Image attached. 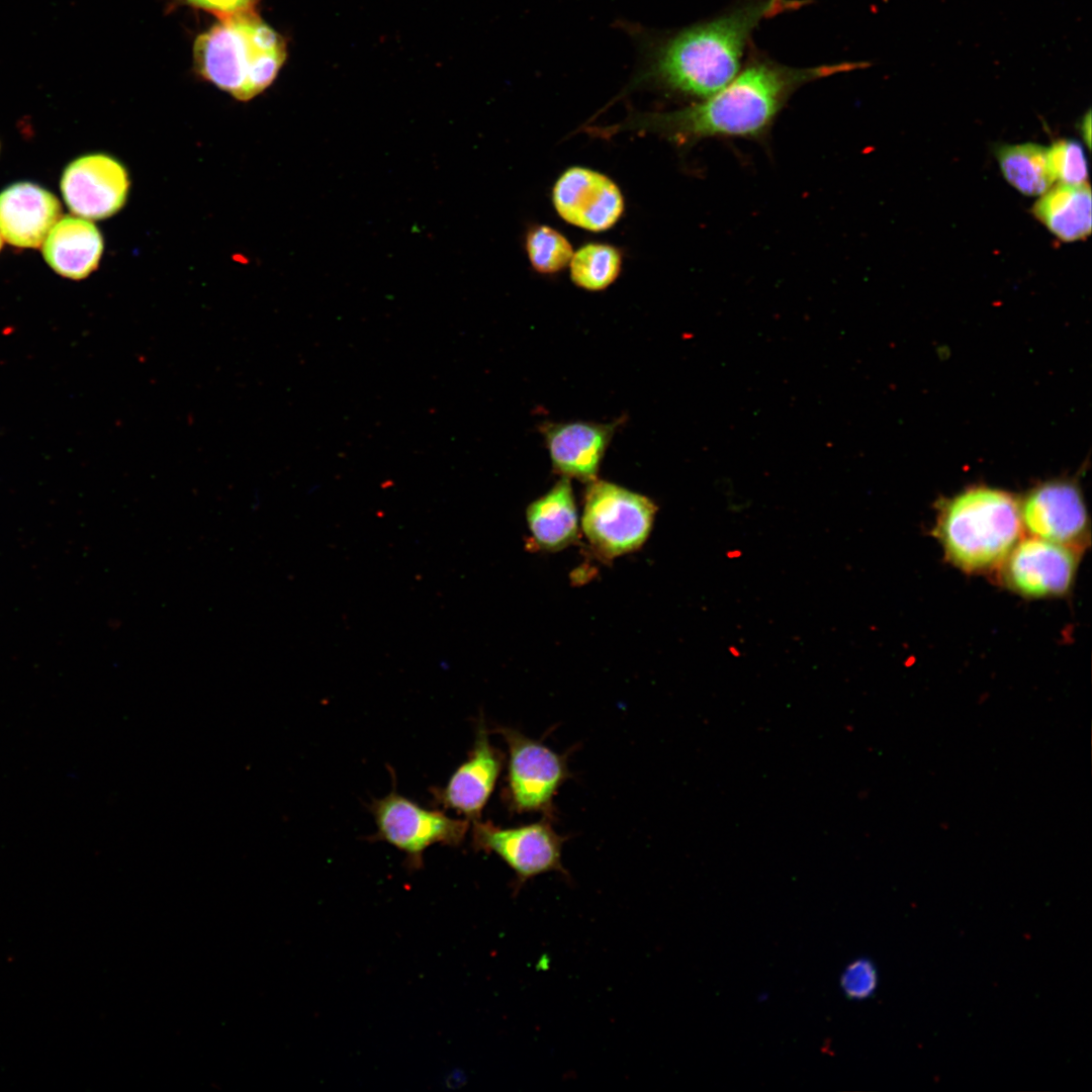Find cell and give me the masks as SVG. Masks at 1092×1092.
Segmentation results:
<instances>
[{
  "label": "cell",
  "instance_id": "1",
  "mask_svg": "<svg viewBox=\"0 0 1092 1092\" xmlns=\"http://www.w3.org/2000/svg\"><path fill=\"white\" fill-rule=\"evenodd\" d=\"M722 89L687 107L647 113L632 122L678 145L734 138L762 141L792 96L803 86L840 73L864 69L867 62L792 67L760 54L749 56Z\"/></svg>",
  "mask_w": 1092,
  "mask_h": 1092
},
{
  "label": "cell",
  "instance_id": "2",
  "mask_svg": "<svg viewBox=\"0 0 1092 1092\" xmlns=\"http://www.w3.org/2000/svg\"><path fill=\"white\" fill-rule=\"evenodd\" d=\"M809 0H738L710 19L654 39L646 49L639 79L672 93L705 99L741 70L759 24L798 10Z\"/></svg>",
  "mask_w": 1092,
  "mask_h": 1092
},
{
  "label": "cell",
  "instance_id": "3",
  "mask_svg": "<svg viewBox=\"0 0 1092 1092\" xmlns=\"http://www.w3.org/2000/svg\"><path fill=\"white\" fill-rule=\"evenodd\" d=\"M286 58L284 37L254 9L220 17L193 46L196 72L242 101L269 87Z\"/></svg>",
  "mask_w": 1092,
  "mask_h": 1092
},
{
  "label": "cell",
  "instance_id": "4",
  "mask_svg": "<svg viewBox=\"0 0 1092 1092\" xmlns=\"http://www.w3.org/2000/svg\"><path fill=\"white\" fill-rule=\"evenodd\" d=\"M1020 509L1007 492L975 487L948 502L938 533L947 555L968 570L985 569L1004 559L1019 539Z\"/></svg>",
  "mask_w": 1092,
  "mask_h": 1092
},
{
  "label": "cell",
  "instance_id": "5",
  "mask_svg": "<svg viewBox=\"0 0 1092 1092\" xmlns=\"http://www.w3.org/2000/svg\"><path fill=\"white\" fill-rule=\"evenodd\" d=\"M656 512L649 497L597 478L584 491L582 531L600 558L613 559L642 547Z\"/></svg>",
  "mask_w": 1092,
  "mask_h": 1092
},
{
  "label": "cell",
  "instance_id": "6",
  "mask_svg": "<svg viewBox=\"0 0 1092 1092\" xmlns=\"http://www.w3.org/2000/svg\"><path fill=\"white\" fill-rule=\"evenodd\" d=\"M496 731L508 747L503 792L508 809L515 814L540 813L552 820L555 797L571 777L567 754H560L512 727L499 726Z\"/></svg>",
  "mask_w": 1092,
  "mask_h": 1092
},
{
  "label": "cell",
  "instance_id": "7",
  "mask_svg": "<svg viewBox=\"0 0 1092 1092\" xmlns=\"http://www.w3.org/2000/svg\"><path fill=\"white\" fill-rule=\"evenodd\" d=\"M370 810L377 829L374 839L393 845L418 863L430 846L458 845L469 829L466 819L427 809L394 791L374 800Z\"/></svg>",
  "mask_w": 1092,
  "mask_h": 1092
},
{
  "label": "cell",
  "instance_id": "8",
  "mask_svg": "<svg viewBox=\"0 0 1092 1092\" xmlns=\"http://www.w3.org/2000/svg\"><path fill=\"white\" fill-rule=\"evenodd\" d=\"M566 840V836L555 831L547 817L516 827H499L478 820L473 822L472 828L475 848L498 856L514 872L517 889L549 872L567 875L561 860Z\"/></svg>",
  "mask_w": 1092,
  "mask_h": 1092
},
{
  "label": "cell",
  "instance_id": "9",
  "mask_svg": "<svg viewBox=\"0 0 1092 1092\" xmlns=\"http://www.w3.org/2000/svg\"><path fill=\"white\" fill-rule=\"evenodd\" d=\"M552 202L564 221L590 232L614 226L625 208L622 192L611 178L579 166L559 176L552 189Z\"/></svg>",
  "mask_w": 1092,
  "mask_h": 1092
},
{
  "label": "cell",
  "instance_id": "10",
  "mask_svg": "<svg viewBox=\"0 0 1092 1092\" xmlns=\"http://www.w3.org/2000/svg\"><path fill=\"white\" fill-rule=\"evenodd\" d=\"M128 187L125 168L102 154L75 160L66 168L61 181L69 208L91 219L105 218L117 212L126 200Z\"/></svg>",
  "mask_w": 1092,
  "mask_h": 1092
},
{
  "label": "cell",
  "instance_id": "11",
  "mask_svg": "<svg viewBox=\"0 0 1092 1092\" xmlns=\"http://www.w3.org/2000/svg\"><path fill=\"white\" fill-rule=\"evenodd\" d=\"M505 762V755L489 740L480 720L467 758L453 771L443 788L434 792L438 804L472 823L480 820Z\"/></svg>",
  "mask_w": 1092,
  "mask_h": 1092
},
{
  "label": "cell",
  "instance_id": "12",
  "mask_svg": "<svg viewBox=\"0 0 1092 1092\" xmlns=\"http://www.w3.org/2000/svg\"><path fill=\"white\" fill-rule=\"evenodd\" d=\"M1007 556L1006 579L1025 596L1061 595L1073 581L1076 560L1068 546L1033 537L1019 541Z\"/></svg>",
  "mask_w": 1092,
  "mask_h": 1092
},
{
  "label": "cell",
  "instance_id": "13",
  "mask_svg": "<svg viewBox=\"0 0 1092 1092\" xmlns=\"http://www.w3.org/2000/svg\"><path fill=\"white\" fill-rule=\"evenodd\" d=\"M1020 514L1034 537L1054 543L1072 546L1086 533L1088 519L1081 492L1067 481H1051L1034 488Z\"/></svg>",
  "mask_w": 1092,
  "mask_h": 1092
},
{
  "label": "cell",
  "instance_id": "14",
  "mask_svg": "<svg viewBox=\"0 0 1092 1092\" xmlns=\"http://www.w3.org/2000/svg\"><path fill=\"white\" fill-rule=\"evenodd\" d=\"M618 423H545L541 427L553 470L583 482L597 479Z\"/></svg>",
  "mask_w": 1092,
  "mask_h": 1092
},
{
  "label": "cell",
  "instance_id": "15",
  "mask_svg": "<svg viewBox=\"0 0 1092 1092\" xmlns=\"http://www.w3.org/2000/svg\"><path fill=\"white\" fill-rule=\"evenodd\" d=\"M61 214L59 200L31 183H17L0 193V232L11 245L38 248Z\"/></svg>",
  "mask_w": 1092,
  "mask_h": 1092
},
{
  "label": "cell",
  "instance_id": "16",
  "mask_svg": "<svg viewBox=\"0 0 1092 1092\" xmlns=\"http://www.w3.org/2000/svg\"><path fill=\"white\" fill-rule=\"evenodd\" d=\"M102 250V238L93 223L67 215L50 231L42 254L60 275L83 279L97 268Z\"/></svg>",
  "mask_w": 1092,
  "mask_h": 1092
},
{
  "label": "cell",
  "instance_id": "17",
  "mask_svg": "<svg viewBox=\"0 0 1092 1092\" xmlns=\"http://www.w3.org/2000/svg\"><path fill=\"white\" fill-rule=\"evenodd\" d=\"M534 548L559 551L576 542L578 517L570 479L561 477L526 511Z\"/></svg>",
  "mask_w": 1092,
  "mask_h": 1092
},
{
  "label": "cell",
  "instance_id": "18",
  "mask_svg": "<svg viewBox=\"0 0 1092 1092\" xmlns=\"http://www.w3.org/2000/svg\"><path fill=\"white\" fill-rule=\"evenodd\" d=\"M1034 216L1063 242L1084 240L1091 233V190L1080 185L1059 184L1035 202Z\"/></svg>",
  "mask_w": 1092,
  "mask_h": 1092
},
{
  "label": "cell",
  "instance_id": "19",
  "mask_svg": "<svg viewBox=\"0 0 1092 1092\" xmlns=\"http://www.w3.org/2000/svg\"><path fill=\"white\" fill-rule=\"evenodd\" d=\"M996 158L1005 179L1024 195H1042L1056 180L1049 149L1040 145L1002 146L996 151Z\"/></svg>",
  "mask_w": 1092,
  "mask_h": 1092
},
{
  "label": "cell",
  "instance_id": "20",
  "mask_svg": "<svg viewBox=\"0 0 1092 1092\" xmlns=\"http://www.w3.org/2000/svg\"><path fill=\"white\" fill-rule=\"evenodd\" d=\"M572 282L588 291L609 287L622 269L621 251L609 244L588 243L577 249L569 261Z\"/></svg>",
  "mask_w": 1092,
  "mask_h": 1092
},
{
  "label": "cell",
  "instance_id": "21",
  "mask_svg": "<svg viewBox=\"0 0 1092 1092\" xmlns=\"http://www.w3.org/2000/svg\"><path fill=\"white\" fill-rule=\"evenodd\" d=\"M529 261L537 272L554 274L563 270L573 255L570 242L552 226H532L525 240Z\"/></svg>",
  "mask_w": 1092,
  "mask_h": 1092
},
{
  "label": "cell",
  "instance_id": "22",
  "mask_svg": "<svg viewBox=\"0 0 1092 1092\" xmlns=\"http://www.w3.org/2000/svg\"><path fill=\"white\" fill-rule=\"evenodd\" d=\"M1049 160L1055 179L1063 184L1086 183L1088 171L1083 147L1073 140H1059L1049 149Z\"/></svg>",
  "mask_w": 1092,
  "mask_h": 1092
},
{
  "label": "cell",
  "instance_id": "23",
  "mask_svg": "<svg viewBox=\"0 0 1092 1092\" xmlns=\"http://www.w3.org/2000/svg\"><path fill=\"white\" fill-rule=\"evenodd\" d=\"M877 984V970L867 959L850 963L841 975V988L850 999L862 1000L872 996Z\"/></svg>",
  "mask_w": 1092,
  "mask_h": 1092
},
{
  "label": "cell",
  "instance_id": "24",
  "mask_svg": "<svg viewBox=\"0 0 1092 1092\" xmlns=\"http://www.w3.org/2000/svg\"><path fill=\"white\" fill-rule=\"evenodd\" d=\"M179 3L218 15L229 16L253 9L259 0H176Z\"/></svg>",
  "mask_w": 1092,
  "mask_h": 1092
},
{
  "label": "cell",
  "instance_id": "25",
  "mask_svg": "<svg viewBox=\"0 0 1092 1092\" xmlns=\"http://www.w3.org/2000/svg\"><path fill=\"white\" fill-rule=\"evenodd\" d=\"M1 247H2V239H1V236H0V249H1Z\"/></svg>",
  "mask_w": 1092,
  "mask_h": 1092
}]
</instances>
